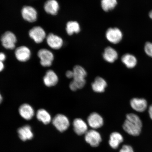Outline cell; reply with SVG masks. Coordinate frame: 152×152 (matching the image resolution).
<instances>
[{"label": "cell", "mask_w": 152, "mask_h": 152, "mask_svg": "<svg viewBox=\"0 0 152 152\" xmlns=\"http://www.w3.org/2000/svg\"><path fill=\"white\" fill-rule=\"evenodd\" d=\"M143 124L140 118L136 114L131 113L126 115L122 125L124 131L127 134L134 137L138 136L142 132Z\"/></svg>", "instance_id": "obj_1"}, {"label": "cell", "mask_w": 152, "mask_h": 152, "mask_svg": "<svg viewBox=\"0 0 152 152\" xmlns=\"http://www.w3.org/2000/svg\"><path fill=\"white\" fill-rule=\"evenodd\" d=\"M73 80L70 83L69 88L72 91H75L84 87L86 81L85 77L87 75L86 71L80 66L76 65L73 69Z\"/></svg>", "instance_id": "obj_2"}, {"label": "cell", "mask_w": 152, "mask_h": 152, "mask_svg": "<svg viewBox=\"0 0 152 152\" xmlns=\"http://www.w3.org/2000/svg\"><path fill=\"white\" fill-rule=\"evenodd\" d=\"M53 124L59 132L63 133L67 131L71 123L68 118L61 114L56 115L52 120Z\"/></svg>", "instance_id": "obj_3"}, {"label": "cell", "mask_w": 152, "mask_h": 152, "mask_svg": "<svg viewBox=\"0 0 152 152\" xmlns=\"http://www.w3.org/2000/svg\"><path fill=\"white\" fill-rule=\"evenodd\" d=\"M84 137L86 142L92 147H98L102 142L101 135L98 131L94 129H89Z\"/></svg>", "instance_id": "obj_4"}, {"label": "cell", "mask_w": 152, "mask_h": 152, "mask_svg": "<svg viewBox=\"0 0 152 152\" xmlns=\"http://www.w3.org/2000/svg\"><path fill=\"white\" fill-rule=\"evenodd\" d=\"M86 122L90 129L98 130L104 126L103 118L99 114L92 113L87 118Z\"/></svg>", "instance_id": "obj_5"}, {"label": "cell", "mask_w": 152, "mask_h": 152, "mask_svg": "<svg viewBox=\"0 0 152 152\" xmlns=\"http://www.w3.org/2000/svg\"><path fill=\"white\" fill-rule=\"evenodd\" d=\"M74 132L78 136L84 135L90 128L86 121L80 118H76L71 124Z\"/></svg>", "instance_id": "obj_6"}, {"label": "cell", "mask_w": 152, "mask_h": 152, "mask_svg": "<svg viewBox=\"0 0 152 152\" xmlns=\"http://www.w3.org/2000/svg\"><path fill=\"white\" fill-rule=\"evenodd\" d=\"M38 56L40 59L41 65L44 67H48L52 65L54 60V56L50 50L42 49L38 52Z\"/></svg>", "instance_id": "obj_7"}, {"label": "cell", "mask_w": 152, "mask_h": 152, "mask_svg": "<svg viewBox=\"0 0 152 152\" xmlns=\"http://www.w3.org/2000/svg\"><path fill=\"white\" fill-rule=\"evenodd\" d=\"M3 46L6 49H13L15 48L17 38L12 32L7 31L3 34L1 37Z\"/></svg>", "instance_id": "obj_8"}, {"label": "cell", "mask_w": 152, "mask_h": 152, "mask_svg": "<svg viewBox=\"0 0 152 152\" xmlns=\"http://www.w3.org/2000/svg\"><path fill=\"white\" fill-rule=\"evenodd\" d=\"M106 37L110 43L116 44L122 40L123 33L119 28H110L106 32Z\"/></svg>", "instance_id": "obj_9"}, {"label": "cell", "mask_w": 152, "mask_h": 152, "mask_svg": "<svg viewBox=\"0 0 152 152\" xmlns=\"http://www.w3.org/2000/svg\"><path fill=\"white\" fill-rule=\"evenodd\" d=\"M28 34L30 38L37 43L42 42L46 37V33L44 30L39 26H35L31 28Z\"/></svg>", "instance_id": "obj_10"}, {"label": "cell", "mask_w": 152, "mask_h": 152, "mask_svg": "<svg viewBox=\"0 0 152 152\" xmlns=\"http://www.w3.org/2000/svg\"><path fill=\"white\" fill-rule=\"evenodd\" d=\"M22 15L25 20L29 22H34L37 19V14L35 8L29 6H25L22 8Z\"/></svg>", "instance_id": "obj_11"}, {"label": "cell", "mask_w": 152, "mask_h": 152, "mask_svg": "<svg viewBox=\"0 0 152 152\" xmlns=\"http://www.w3.org/2000/svg\"><path fill=\"white\" fill-rule=\"evenodd\" d=\"M31 53L27 47L22 46L18 48L15 51V55L19 61L24 62L27 61L31 56Z\"/></svg>", "instance_id": "obj_12"}, {"label": "cell", "mask_w": 152, "mask_h": 152, "mask_svg": "<svg viewBox=\"0 0 152 152\" xmlns=\"http://www.w3.org/2000/svg\"><path fill=\"white\" fill-rule=\"evenodd\" d=\"M20 115L26 120H30L35 115V111L33 107L28 104H24L21 105L18 110Z\"/></svg>", "instance_id": "obj_13"}, {"label": "cell", "mask_w": 152, "mask_h": 152, "mask_svg": "<svg viewBox=\"0 0 152 152\" xmlns=\"http://www.w3.org/2000/svg\"><path fill=\"white\" fill-rule=\"evenodd\" d=\"M46 40L49 46L56 50L61 48L63 45V41L62 38L52 33L49 34L47 36Z\"/></svg>", "instance_id": "obj_14"}, {"label": "cell", "mask_w": 152, "mask_h": 152, "mask_svg": "<svg viewBox=\"0 0 152 152\" xmlns=\"http://www.w3.org/2000/svg\"><path fill=\"white\" fill-rule=\"evenodd\" d=\"M124 137L120 133L112 132L110 136L109 143L110 147L114 149H117L124 142Z\"/></svg>", "instance_id": "obj_15"}, {"label": "cell", "mask_w": 152, "mask_h": 152, "mask_svg": "<svg viewBox=\"0 0 152 152\" xmlns=\"http://www.w3.org/2000/svg\"><path fill=\"white\" fill-rule=\"evenodd\" d=\"M130 103L132 109L140 113L145 111L148 106L147 101L143 98H133L130 101Z\"/></svg>", "instance_id": "obj_16"}, {"label": "cell", "mask_w": 152, "mask_h": 152, "mask_svg": "<svg viewBox=\"0 0 152 152\" xmlns=\"http://www.w3.org/2000/svg\"><path fill=\"white\" fill-rule=\"evenodd\" d=\"M58 75L52 70L48 71L43 78L44 83L46 86L48 87L54 86L58 83Z\"/></svg>", "instance_id": "obj_17"}, {"label": "cell", "mask_w": 152, "mask_h": 152, "mask_svg": "<svg viewBox=\"0 0 152 152\" xmlns=\"http://www.w3.org/2000/svg\"><path fill=\"white\" fill-rule=\"evenodd\" d=\"M18 134L19 137L22 141H26L31 140L34 137L32 129L28 125H26L18 129Z\"/></svg>", "instance_id": "obj_18"}, {"label": "cell", "mask_w": 152, "mask_h": 152, "mask_svg": "<svg viewBox=\"0 0 152 152\" xmlns=\"http://www.w3.org/2000/svg\"><path fill=\"white\" fill-rule=\"evenodd\" d=\"M44 7L48 14L56 15L58 14L60 7L56 0H47L45 4Z\"/></svg>", "instance_id": "obj_19"}, {"label": "cell", "mask_w": 152, "mask_h": 152, "mask_svg": "<svg viewBox=\"0 0 152 152\" xmlns=\"http://www.w3.org/2000/svg\"><path fill=\"white\" fill-rule=\"evenodd\" d=\"M107 86V83L105 80L99 77H96L92 84V90L96 93L104 92Z\"/></svg>", "instance_id": "obj_20"}, {"label": "cell", "mask_w": 152, "mask_h": 152, "mask_svg": "<svg viewBox=\"0 0 152 152\" xmlns=\"http://www.w3.org/2000/svg\"><path fill=\"white\" fill-rule=\"evenodd\" d=\"M103 58L106 62L113 63L118 58V54L116 50L111 47H107L104 49Z\"/></svg>", "instance_id": "obj_21"}, {"label": "cell", "mask_w": 152, "mask_h": 152, "mask_svg": "<svg viewBox=\"0 0 152 152\" xmlns=\"http://www.w3.org/2000/svg\"><path fill=\"white\" fill-rule=\"evenodd\" d=\"M121 61L125 66L129 68H134L137 64V60L136 57L130 54L124 55L121 57Z\"/></svg>", "instance_id": "obj_22"}, {"label": "cell", "mask_w": 152, "mask_h": 152, "mask_svg": "<svg viewBox=\"0 0 152 152\" xmlns=\"http://www.w3.org/2000/svg\"><path fill=\"white\" fill-rule=\"evenodd\" d=\"M37 117L38 120L45 125L49 124L52 120L50 114L46 110L42 109L38 110Z\"/></svg>", "instance_id": "obj_23"}, {"label": "cell", "mask_w": 152, "mask_h": 152, "mask_svg": "<svg viewBox=\"0 0 152 152\" xmlns=\"http://www.w3.org/2000/svg\"><path fill=\"white\" fill-rule=\"evenodd\" d=\"M66 31L68 35L70 36L75 33H78L80 31V26L75 21H70L66 23Z\"/></svg>", "instance_id": "obj_24"}, {"label": "cell", "mask_w": 152, "mask_h": 152, "mask_svg": "<svg viewBox=\"0 0 152 152\" xmlns=\"http://www.w3.org/2000/svg\"><path fill=\"white\" fill-rule=\"evenodd\" d=\"M117 4V0H102L101 7L103 10L108 12L113 10Z\"/></svg>", "instance_id": "obj_25"}, {"label": "cell", "mask_w": 152, "mask_h": 152, "mask_svg": "<svg viewBox=\"0 0 152 152\" xmlns=\"http://www.w3.org/2000/svg\"><path fill=\"white\" fill-rule=\"evenodd\" d=\"M144 50L148 56L152 58V43L146 42L144 45Z\"/></svg>", "instance_id": "obj_26"}, {"label": "cell", "mask_w": 152, "mask_h": 152, "mask_svg": "<svg viewBox=\"0 0 152 152\" xmlns=\"http://www.w3.org/2000/svg\"><path fill=\"white\" fill-rule=\"evenodd\" d=\"M121 148L119 152H134V149L132 146L128 144H121Z\"/></svg>", "instance_id": "obj_27"}, {"label": "cell", "mask_w": 152, "mask_h": 152, "mask_svg": "<svg viewBox=\"0 0 152 152\" xmlns=\"http://www.w3.org/2000/svg\"><path fill=\"white\" fill-rule=\"evenodd\" d=\"M66 77L69 79H72L73 78L74 73L73 71H68L66 73Z\"/></svg>", "instance_id": "obj_28"}, {"label": "cell", "mask_w": 152, "mask_h": 152, "mask_svg": "<svg viewBox=\"0 0 152 152\" xmlns=\"http://www.w3.org/2000/svg\"><path fill=\"white\" fill-rule=\"evenodd\" d=\"M6 57L5 55L3 53H0V61L3 62L6 59Z\"/></svg>", "instance_id": "obj_29"}, {"label": "cell", "mask_w": 152, "mask_h": 152, "mask_svg": "<svg viewBox=\"0 0 152 152\" xmlns=\"http://www.w3.org/2000/svg\"><path fill=\"white\" fill-rule=\"evenodd\" d=\"M148 112H149L150 118L152 120V104L150 106Z\"/></svg>", "instance_id": "obj_30"}, {"label": "cell", "mask_w": 152, "mask_h": 152, "mask_svg": "<svg viewBox=\"0 0 152 152\" xmlns=\"http://www.w3.org/2000/svg\"><path fill=\"white\" fill-rule=\"evenodd\" d=\"M4 68V65L3 62L0 61V72L2 71Z\"/></svg>", "instance_id": "obj_31"}, {"label": "cell", "mask_w": 152, "mask_h": 152, "mask_svg": "<svg viewBox=\"0 0 152 152\" xmlns=\"http://www.w3.org/2000/svg\"><path fill=\"white\" fill-rule=\"evenodd\" d=\"M149 16L150 18L152 20V10L150 11L149 14Z\"/></svg>", "instance_id": "obj_32"}, {"label": "cell", "mask_w": 152, "mask_h": 152, "mask_svg": "<svg viewBox=\"0 0 152 152\" xmlns=\"http://www.w3.org/2000/svg\"><path fill=\"white\" fill-rule=\"evenodd\" d=\"M2 96L1 94H0V104L2 102Z\"/></svg>", "instance_id": "obj_33"}]
</instances>
